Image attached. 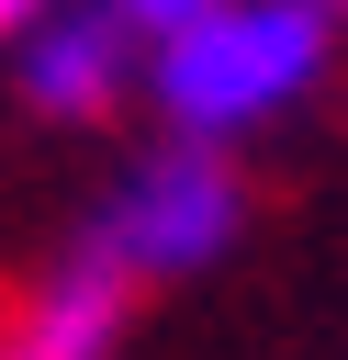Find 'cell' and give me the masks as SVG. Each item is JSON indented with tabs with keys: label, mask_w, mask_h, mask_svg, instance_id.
Returning a JSON list of instances; mask_svg holds the SVG:
<instances>
[{
	"label": "cell",
	"mask_w": 348,
	"mask_h": 360,
	"mask_svg": "<svg viewBox=\"0 0 348 360\" xmlns=\"http://www.w3.org/2000/svg\"><path fill=\"white\" fill-rule=\"evenodd\" d=\"M0 360H34V349H22V338H11V349H0Z\"/></svg>",
	"instance_id": "obj_7"
},
{
	"label": "cell",
	"mask_w": 348,
	"mask_h": 360,
	"mask_svg": "<svg viewBox=\"0 0 348 360\" xmlns=\"http://www.w3.org/2000/svg\"><path fill=\"white\" fill-rule=\"evenodd\" d=\"M123 79V22L112 11H45L22 34V90L34 112H101Z\"/></svg>",
	"instance_id": "obj_3"
},
{
	"label": "cell",
	"mask_w": 348,
	"mask_h": 360,
	"mask_svg": "<svg viewBox=\"0 0 348 360\" xmlns=\"http://www.w3.org/2000/svg\"><path fill=\"white\" fill-rule=\"evenodd\" d=\"M45 11H56V0H0V34H34Z\"/></svg>",
	"instance_id": "obj_6"
},
{
	"label": "cell",
	"mask_w": 348,
	"mask_h": 360,
	"mask_svg": "<svg viewBox=\"0 0 348 360\" xmlns=\"http://www.w3.org/2000/svg\"><path fill=\"white\" fill-rule=\"evenodd\" d=\"M326 11H348V0H326Z\"/></svg>",
	"instance_id": "obj_8"
},
{
	"label": "cell",
	"mask_w": 348,
	"mask_h": 360,
	"mask_svg": "<svg viewBox=\"0 0 348 360\" xmlns=\"http://www.w3.org/2000/svg\"><path fill=\"white\" fill-rule=\"evenodd\" d=\"M236 225H247L236 169H225L213 146H168V158H146V169L112 191V214H101V236H90V248H101L123 281H180V270L225 259V248H236Z\"/></svg>",
	"instance_id": "obj_2"
},
{
	"label": "cell",
	"mask_w": 348,
	"mask_h": 360,
	"mask_svg": "<svg viewBox=\"0 0 348 360\" xmlns=\"http://www.w3.org/2000/svg\"><path fill=\"white\" fill-rule=\"evenodd\" d=\"M326 34H337L326 0H213L202 22H180L157 45V101L191 146L247 135L326 79Z\"/></svg>",
	"instance_id": "obj_1"
},
{
	"label": "cell",
	"mask_w": 348,
	"mask_h": 360,
	"mask_svg": "<svg viewBox=\"0 0 348 360\" xmlns=\"http://www.w3.org/2000/svg\"><path fill=\"white\" fill-rule=\"evenodd\" d=\"M202 11H213V0H112V22H123V34H157V45H168L180 22H202Z\"/></svg>",
	"instance_id": "obj_5"
},
{
	"label": "cell",
	"mask_w": 348,
	"mask_h": 360,
	"mask_svg": "<svg viewBox=\"0 0 348 360\" xmlns=\"http://www.w3.org/2000/svg\"><path fill=\"white\" fill-rule=\"evenodd\" d=\"M112 326H123V270L90 248V259H67V270L45 281V304H34L22 349H34V360H101V349H112Z\"/></svg>",
	"instance_id": "obj_4"
}]
</instances>
